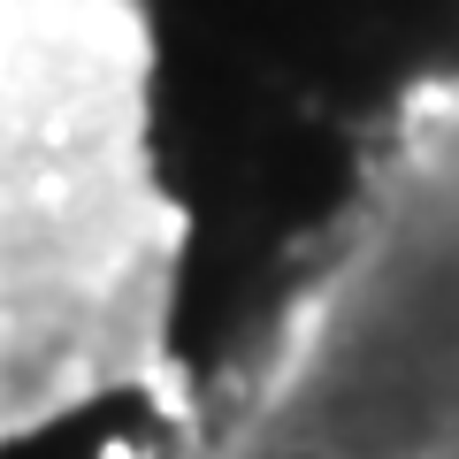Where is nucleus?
Listing matches in <instances>:
<instances>
[{"label": "nucleus", "instance_id": "obj_1", "mask_svg": "<svg viewBox=\"0 0 459 459\" xmlns=\"http://www.w3.org/2000/svg\"><path fill=\"white\" fill-rule=\"evenodd\" d=\"M184 246L153 0H0V452L192 398Z\"/></svg>", "mask_w": 459, "mask_h": 459}, {"label": "nucleus", "instance_id": "obj_2", "mask_svg": "<svg viewBox=\"0 0 459 459\" xmlns=\"http://www.w3.org/2000/svg\"><path fill=\"white\" fill-rule=\"evenodd\" d=\"M169 437L146 459H459V444H406V452H376V444H329V437H299V429L253 421V413L222 406V398H184L169 413Z\"/></svg>", "mask_w": 459, "mask_h": 459}]
</instances>
